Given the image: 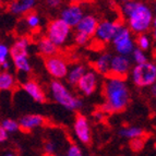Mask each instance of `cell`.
<instances>
[{
	"label": "cell",
	"mask_w": 156,
	"mask_h": 156,
	"mask_svg": "<svg viewBox=\"0 0 156 156\" xmlns=\"http://www.w3.org/2000/svg\"><path fill=\"white\" fill-rule=\"evenodd\" d=\"M105 104L103 112H119L125 110L130 103V91L125 78L107 74L103 83Z\"/></svg>",
	"instance_id": "1"
},
{
	"label": "cell",
	"mask_w": 156,
	"mask_h": 156,
	"mask_svg": "<svg viewBox=\"0 0 156 156\" xmlns=\"http://www.w3.org/2000/svg\"><path fill=\"white\" fill-rule=\"evenodd\" d=\"M120 11L133 34L146 33L152 27L154 11L147 3L139 0H123L120 5Z\"/></svg>",
	"instance_id": "2"
},
{
	"label": "cell",
	"mask_w": 156,
	"mask_h": 156,
	"mask_svg": "<svg viewBox=\"0 0 156 156\" xmlns=\"http://www.w3.org/2000/svg\"><path fill=\"white\" fill-rule=\"evenodd\" d=\"M51 98L67 110H78L82 107V101L73 95L60 80H54L49 85Z\"/></svg>",
	"instance_id": "3"
},
{
	"label": "cell",
	"mask_w": 156,
	"mask_h": 156,
	"mask_svg": "<svg viewBox=\"0 0 156 156\" xmlns=\"http://www.w3.org/2000/svg\"><path fill=\"white\" fill-rule=\"evenodd\" d=\"M129 74L135 86L141 89L148 87L156 81V63L148 60L142 63H135Z\"/></svg>",
	"instance_id": "4"
},
{
	"label": "cell",
	"mask_w": 156,
	"mask_h": 156,
	"mask_svg": "<svg viewBox=\"0 0 156 156\" xmlns=\"http://www.w3.org/2000/svg\"><path fill=\"white\" fill-rule=\"evenodd\" d=\"M29 46L30 41L27 37H21L16 39L10 48V56L13 65L20 72L29 73L31 71V62L29 60Z\"/></svg>",
	"instance_id": "5"
},
{
	"label": "cell",
	"mask_w": 156,
	"mask_h": 156,
	"mask_svg": "<svg viewBox=\"0 0 156 156\" xmlns=\"http://www.w3.org/2000/svg\"><path fill=\"white\" fill-rule=\"evenodd\" d=\"M112 44L117 54L130 56L135 48V39L133 38V33L127 25L121 24L112 38Z\"/></svg>",
	"instance_id": "6"
},
{
	"label": "cell",
	"mask_w": 156,
	"mask_h": 156,
	"mask_svg": "<svg viewBox=\"0 0 156 156\" xmlns=\"http://www.w3.org/2000/svg\"><path fill=\"white\" fill-rule=\"evenodd\" d=\"M71 26H69L61 19H54L47 25V36L51 39L58 47H62L67 44L71 36Z\"/></svg>",
	"instance_id": "7"
},
{
	"label": "cell",
	"mask_w": 156,
	"mask_h": 156,
	"mask_svg": "<svg viewBox=\"0 0 156 156\" xmlns=\"http://www.w3.org/2000/svg\"><path fill=\"white\" fill-rule=\"evenodd\" d=\"M45 68L50 76L56 80H62L67 76L69 65L65 58L54 55L45 58Z\"/></svg>",
	"instance_id": "8"
},
{
	"label": "cell",
	"mask_w": 156,
	"mask_h": 156,
	"mask_svg": "<svg viewBox=\"0 0 156 156\" xmlns=\"http://www.w3.org/2000/svg\"><path fill=\"white\" fill-rule=\"evenodd\" d=\"M120 25H121L120 22L112 21V20H104L98 22L93 37H95V39L101 43L112 42L117 31L119 30Z\"/></svg>",
	"instance_id": "9"
},
{
	"label": "cell",
	"mask_w": 156,
	"mask_h": 156,
	"mask_svg": "<svg viewBox=\"0 0 156 156\" xmlns=\"http://www.w3.org/2000/svg\"><path fill=\"white\" fill-rule=\"evenodd\" d=\"M132 68V59L130 56H125L117 54L112 57L109 68V74L120 78H126L130 73Z\"/></svg>",
	"instance_id": "10"
},
{
	"label": "cell",
	"mask_w": 156,
	"mask_h": 156,
	"mask_svg": "<svg viewBox=\"0 0 156 156\" xmlns=\"http://www.w3.org/2000/svg\"><path fill=\"white\" fill-rule=\"evenodd\" d=\"M98 80V73L96 71L86 70L76 86L78 87L79 92L81 94H83L84 96H91L97 90Z\"/></svg>",
	"instance_id": "11"
},
{
	"label": "cell",
	"mask_w": 156,
	"mask_h": 156,
	"mask_svg": "<svg viewBox=\"0 0 156 156\" xmlns=\"http://www.w3.org/2000/svg\"><path fill=\"white\" fill-rule=\"evenodd\" d=\"M73 130L76 139L80 141L82 144L91 143L92 140V132L91 127H90L89 120L83 115H76L74 123H73Z\"/></svg>",
	"instance_id": "12"
},
{
	"label": "cell",
	"mask_w": 156,
	"mask_h": 156,
	"mask_svg": "<svg viewBox=\"0 0 156 156\" xmlns=\"http://www.w3.org/2000/svg\"><path fill=\"white\" fill-rule=\"evenodd\" d=\"M83 16L84 10L82 5H79L78 2H71L60 12V19L71 27H76L81 19L83 18Z\"/></svg>",
	"instance_id": "13"
},
{
	"label": "cell",
	"mask_w": 156,
	"mask_h": 156,
	"mask_svg": "<svg viewBox=\"0 0 156 156\" xmlns=\"http://www.w3.org/2000/svg\"><path fill=\"white\" fill-rule=\"evenodd\" d=\"M97 24H98V20L95 16L93 14H84L83 18L81 19L80 22L76 24L74 27L76 31L82 32V33L89 35L90 37L94 36V33L96 31Z\"/></svg>",
	"instance_id": "14"
},
{
	"label": "cell",
	"mask_w": 156,
	"mask_h": 156,
	"mask_svg": "<svg viewBox=\"0 0 156 156\" xmlns=\"http://www.w3.org/2000/svg\"><path fill=\"white\" fill-rule=\"evenodd\" d=\"M23 90L29 96L33 101H37V103H44L46 99V95H45L44 91H43L42 86L39 85L35 80H27L23 83Z\"/></svg>",
	"instance_id": "15"
},
{
	"label": "cell",
	"mask_w": 156,
	"mask_h": 156,
	"mask_svg": "<svg viewBox=\"0 0 156 156\" xmlns=\"http://www.w3.org/2000/svg\"><path fill=\"white\" fill-rule=\"evenodd\" d=\"M45 123V118L41 115L37 114H32V115H26L24 117H22L19 121V126L20 129L24 132H29V131L33 130L35 128L42 127Z\"/></svg>",
	"instance_id": "16"
},
{
	"label": "cell",
	"mask_w": 156,
	"mask_h": 156,
	"mask_svg": "<svg viewBox=\"0 0 156 156\" xmlns=\"http://www.w3.org/2000/svg\"><path fill=\"white\" fill-rule=\"evenodd\" d=\"M58 48L59 47L52 42L49 37L47 36H43L38 39L37 42V50L43 57H50V56L57 55L58 52Z\"/></svg>",
	"instance_id": "17"
},
{
	"label": "cell",
	"mask_w": 156,
	"mask_h": 156,
	"mask_svg": "<svg viewBox=\"0 0 156 156\" xmlns=\"http://www.w3.org/2000/svg\"><path fill=\"white\" fill-rule=\"evenodd\" d=\"M87 70L85 68V66L82 65V63H76L73 65L72 67L69 68L68 70L67 76L65 79H67V82L69 85L76 86L78 84L79 80L82 78V76L84 74V72Z\"/></svg>",
	"instance_id": "18"
},
{
	"label": "cell",
	"mask_w": 156,
	"mask_h": 156,
	"mask_svg": "<svg viewBox=\"0 0 156 156\" xmlns=\"http://www.w3.org/2000/svg\"><path fill=\"white\" fill-rule=\"evenodd\" d=\"M112 57L109 52H104L97 57V59L94 62V70L96 71L98 74L107 76L109 74V68H110V61Z\"/></svg>",
	"instance_id": "19"
},
{
	"label": "cell",
	"mask_w": 156,
	"mask_h": 156,
	"mask_svg": "<svg viewBox=\"0 0 156 156\" xmlns=\"http://www.w3.org/2000/svg\"><path fill=\"white\" fill-rule=\"evenodd\" d=\"M36 0H16L10 5V11L14 14H25L35 7Z\"/></svg>",
	"instance_id": "20"
},
{
	"label": "cell",
	"mask_w": 156,
	"mask_h": 156,
	"mask_svg": "<svg viewBox=\"0 0 156 156\" xmlns=\"http://www.w3.org/2000/svg\"><path fill=\"white\" fill-rule=\"evenodd\" d=\"M16 86V79L11 73L0 72V91H10Z\"/></svg>",
	"instance_id": "21"
},
{
	"label": "cell",
	"mask_w": 156,
	"mask_h": 156,
	"mask_svg": "<svg viewBox=\"0 0 156 156\" xmlns=\"http://www.w3.org/2000/svg\"><path fill=\"white\" fill-rule=\"evenodd\" d=\"M119 134L121 135V136H123V138L130 140V139L143 136L144 130L142 128H139V127H127V128H122V129L119 131Z\"/></svg>",
	"instance_id": "22"
},
{
	"label": "cell",
	"mask_w": 156,
	"mask_h": 156,
	"mask_svg": "<svg viewBox=\"0 0 156 156\" xmlns=\"http://www.w3.org/2000/svg\"><path fill=\"white\" fill-rule=\"evenodd\" d=\"M135 47H138L140 49L144 50H148L152 47V41L151 38L146 35V33H142V34H138V36L135 38Z\"/></svg>",
	"instance_id": "23"
},
{
	"label": "cell",
	"mask_w": 156,
	"mask_h": 156,
	"mask_svg": "<svg viewBox=\"0 0 156 156\" xmlns=\"http://www.w3.org/2000/svg\"><path fill=\"white\" fill-rule=\"evenodd\" d=\"M24 19H25V22L27 24V26L33 30L37 29L39 26V24H41V18L35 12H31L30 11V12L25 13V18Z\"/></svg>",
	"instance_id": "24"
},
{
	"label": "cell",
	"mask_w": 156,
	"mask_h": 156,
	"mask_svg": "<svg viewBox=\"0 0 156 156\" xmlns=\"http://www.w3.org/2000/svg\"><path fill=\"white\" fill-rule=\"evenodd\" d=\"M130 57H131V59L133 60L134 63H142V62L147 61V56H146L145 51L140 49V48H138V47H135L134 49H133Z\"/></svg>",
	"instance_id": "25"
},
{
	"label": "cell",
	"mask_w": 156,
	"mask_h": 156,
	"mask_svg": "<svg viewBox=\"0 0 156 156\" xmlns=\"http://www.w3.org/2000/svg\"><path fill=\"white\" fill-rule=\"evenodd\" d=\"M1 126H2V128L8 133L9 132L13 133V132H16L18 130H20L19 122L18 121H16V120H13V119H5L2 122H1Z\"/></svg>",
	"instance_id": "26"
},
{
	"label": "cell",
	"mask_w": 156,
	"mask_h": 156,
	"mask_svg": "<svg viewBox=\"0 0 156 156\" xmlns=\"http://www.w3.org/2000/svg\"><path fill=\"white\" fill-rule=\"evenodd\" d=\"M144 143H145V141H144V139L142 138V136L130 139V141H129V147H130L131 151H133V152H140L143 150Z\"/></svg>",
	"instance_id": "27"
},
{
	"label": "cell",
	"mask_w": 156,
	"mask_h": 156,
	"mask_svg": "<svg viewBox=\"0 0 156 156\" xmlns=\"http://www.w3.org/2000/svg\"><path fill=\"white\" fill-rule=\"evenodd\" d=\"M90 39H91V37L89 35H86V34L78 31H76L74 36H73V41L79 46H85V45H87L90 42Z\"/></svg>",
	"instance_id": "28"
},
{
	"label": "cell",
	"mask_w": 156,
	"mask_h": 156,
	"mask_svg": "<svg viewBox=\"0 0 156 156\" xmlns=\"http://www.w3.org/2000/svg\"><path fill=\"white\" fill-rule=\"evenodd\" d=\"M10 55V48L5 44H0V65L8 60Z\"/></svg>",
	"instance_id": "29"
},
{
	"label": "cell",
	"mask_w": 156,
	"mask_h": 156,
	"mask_svg": "<svg viewBox=\"0 0 156 156\" xmlns=\"http://www.w3.org/2000/svg\"><path fill=\"white\" fill-rule=\"evenodd\" d=\"M83 154L82 148L76 144H71L67 150V155L68 156H81Z\"/></svg>",
	"instance_id": "30"
},
{
	"label": "cell",
	"mask_w": 156,
	"mask_h": 156,
	"mask_svg": "<svg viewBox=\"0 0 156 156\" xmlns=\"http://www.w3.org/2000/svg\"><path fill=\"white\" fill-rule=\"evenodd\" d=\"M57 151V145L52 141H47L44 144V152L46 154H55Z\"/></svg>",
	"instance_id": "31"
},
{
	"label": "cell",
	"mask_w": 156,
	"mask_h": 156,
	"mask_svg": "<svg viewBox=\"0 0 156 156\" xmlns=\"http://www.w3.org/2000/svg\"><path fill=\"white\" fill-rule=\"evenodd\" d=\"M105 114H106V112H103V110H98V112H94V114H93V117H94V119L97 120V121H101V120L104 119Z\"/></svg>",
	"instance_id": "32"
},
{
	"label": "cell",
	"mask_w": 156,
	"mask_h": 156,
	"mask_svg": "<svg viewBox=\"0 0 156 156\" xmlns=\"http://www.w3.org/2000/svg\"><path fill=\"white\" fill-rule=\"evenodd\" d=\"M61 0H47V5H49L50 8L55 9V8H58V7H60V5H61Z\"/></svg>",
	"instance_id": "33"
},
{
	"label": "cell",
	"mask_w": 156,
	"mask_h": 156,
	"mask_svg": "<svg viewBox=\"0 0 156 156\" xmlns=\"http://www.w3.org/2000/svg\"><path fill=\"white\" fill-rule=\"evenodd\" d=\"M8 139V132L2 128V126H0V143L5 142Z\"/></svg>",
	"instance_id": "34"
},
{
	"label": "cell",
	"mask_w": 156,
	"mask_h": 156,
	"mask_svg": "<svg viewBox=\"0 0 156 156\" xmlns=\"http://www.w3.org/2000/svg\"><path fill=\"white\" fill-rule=\"evenodd\" d=\"M148 87H150V93H151V95L154 97V98H156V81L152 84V85L148 86Z\"/></svg>",
	"instance_id": "35"
},
{
	"label": "cell",
	"mask_w": 156,
	"mask_h": 156,
	"mask_svg": "<svg viewBox=\"0 0 156 156\" xmlns=\"http://www.w3.org/2000/svg\"><path fill=\"white\" fill-rule=\"evenodd\" d=\"M0 67H1V69H2L3 71H7V70H9V68H10V63H9L8 60H7V61H5V62L1 63Z\"/></svg>",
	"instance_id": "36"
},
{
	"label": "cell",
	"mask_w": 156,
	"mask_h": 156,
	"mask_svg": "<svg viewBox=\"0 0 156 156\" xmlns=\"http://www.w3.org/2000/svg\"><path fill=\"white\" fill-rule=\"evenodd\" d=\"M152 27H153V29H155V27H156V14L154 16V18H153V22H152Z\"/></svg>",
	"instance_id": "37"
},
{
	"label": "cell",
	"mask_w": 156,
	"mask_h": 156,
	"mask_svg": "<svg viewBox=\"0 0 156 156\" xmlns=\"http://www.w3.org/2000/svg\"><path fill=\"white\" fill-rule=\"evenodd\" d=\"M152 37H153V39L156 42V27H155V29H153V33H152Z\"/></svg>",
	"instance_id": "38"
},
{
	"label": "cell",
	"mask_w": 156,
	"mask_h": 156,
	"mask_svg": "<svg viewBox=\"0 0 156 156\" xmlns=\"http://www.w3.org/2000/svg\"><path fill=\"white\" fill-rule=\"evenodd\" d=\"M153 11L155 12V14H156V1H155V5H154V9H153Z\"/></svg>",
	"instance_id": "39"
},
{
	"label": "cell",
	"mask_w": 156,
	"mask_h": 156,
	"mask_svg": "<svg viewBox=\"0 0 156 156\" xmlns=\"http://www.w3.org/2000/svg\"><path fill=\"white\" fill-rule=\"evenodd\" d=\"M71 2H79V1H81V0H70Z\"/></svg>",
	"instance_id": "40"
},
{
	"label": "cell",
	"mask_w": 156,
	"mask_h": 156,
	"mask_svg": "<svg viewBox=\"0 0 156 156\" xmlns=\"http://www.w3.org/2000/svg\"><path fill=\"white\" fill-rule=\"evenodd\" d=\"M116 1H118V2H122L123 0H116Z\"/></svg>",
	"instance_id": "41"
},
{
	"label": "cell",
	"mask_w": 156,
	"mask_h": 156,
	"mask_svg": "<svg viewBox=\"0 0 156 156\" xmlns=\"http://www.w3.org/2000/svg\"><path fill=\"white\" fill-rule=\"evenodd\" d=\"M2 1H3V0H0V5H1V3H2Z\"/></svg>",
	"instance_id": "42"
},
{
	"label": "cell",
	"mask_w": 156,
	"mask_h": 156,
	"mask_svg": "<svg viewBox=\"0 0 156 156\" xmlns=\"http://www.w3.org/2000/svg\"><path fill=\"white\" fill-rule=\"evenodd\" d=\"M154 1H156V0H154Z\"/></svg>",
	"instance_id": "43"
}]
</instances>
